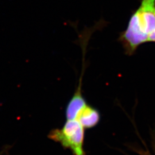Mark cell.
Returning a JSON list of instances; mask_svg holds the SVG:
<instances>
[{"label":"cell","mask_w":155,"mask_h":155,"mask_svg":"<svg viewBox=\"0 0 155 155\" xmlns=\"http://www.w3.org/2000/svg\"><path fill=\"white\" fill-rule=\"evenodd\" d=\"M100 120L99 111L87 104L78 113L74 120L79 122L84 129H90L97 126Z\"/></svg>","instance_id":"3"},{"label":"cell","mask_w":155,"mask_h":155,"mask_svg":"<svg viewBox=\"0 0 155 155\" xmlns=\"http://www.w3.org/2000/svg\"><path fill=\"white\" fill-rule=\"evenodd\" d=\"M126 54L132 55L140 45L155 42V0H142L120 36Z\"/></svg>","instance_id":"1"},{"label":"cell","mask_w":155,"mask_h":155,"mask_svg":"<svg viewBox=\"0 0 155 155\" xmlns=\"http://www.w3.org/2000/svg\"><path fill=\"white\" fill-rule=\"evenodd\" d=\"M85 129L74 120H67L61 129L52 130L49 137L71 151L74 155H86L84 150Z\"/></svg>","instance_id":"2"},{"label":"cell","mask_w":155,"mask_h":155,"mask_svg":"<svg viewBox=\"0 0 155 155\" xmlns=\"http://www.w3.org/2000/svg\"><path fill=\"white\" fill-rule=\"evenodd\" d=\"M132 148L134 152H136L137 153H138L140 155H155L151 153L148 150H144L143 149H141V148H135V147H133ZM154 150H155V144Z\"/></svg>","instance_id":"4"}]
</instances>
